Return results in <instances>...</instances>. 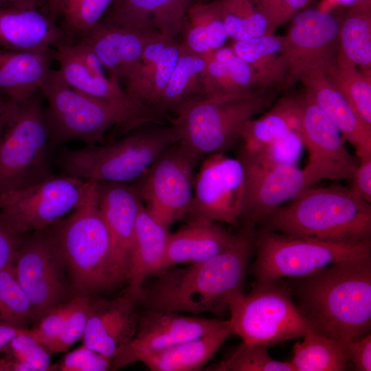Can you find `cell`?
Listing matches in <instances>:
<instances>
[{
    "label": "cell",
    "mask_w": 371,
    "mask_h": 371,
    "mask_svg": "<svg viewBox=\"0 0 371 371\" xmlns=\"http://www.w3.org/2000/svg\"><path fill=\"white\" fill-rule=\"evenodd\" d=\"M254 227L245 223L223 251L205 262L162 269L144 285L141 302L150 310L223 315L243 292L255 252Z\"/></svg>",
    "instance_id": "6da1fadb"
},
{
    "label": "cell",
    "mask_w": 371,
    "mask_h": 371,
    "mask_svg": "<svg viewBox=\"0 0 371 371\" xmlns=\"http://www.w3.org/2000/svg\"><path fill=\"white\" fill-rule=\"evenodd\" d=\"M297 306L311 329L340 342L371 326V258L333 264L302 278Z\"/></svg>",
    "instance_id": "7a4b0ae2"
},
{
    "label": "cell",
    "mask_w": 371,
    "mask_h": 371,
    "mask_svg": "<svg viewBox=\"0 0 371 371\" xmlns=\"http://www.w3.org/2000/svg\"><path fill=\"white\" fill-rule=\"evenodd\" d=\"M41 92L47 102L45 117L52 148L72 140L96 145L113 126L131 130L161 124L167 119L149 105L131 107L82 93L68 85L58 70L51 69Z\"/></svg>",
    "instance_id": "3957f363"
},
{
    "label": "cell",
    "mask_w": 371,
    "mask_h": 371,
    "mask_svg": "<svg viewBox=\"0 0 371 371\" xmlns=\"http://www.w3.org/2000/svg\"><path fill=\"white\" fill-rule=\"evenodd\" d=\"M279 207L267 229L289 236L334 242L371 240V205L349 188H308Z\"/></svg>",
    "instance_id": "277c9868"
},
{
    "label": "cell",
    "mask_w": 371,
    "mask_h": 371,
    "mask_svg": "<svg viewBox=\"0 0 371 371\" xmlns=\"http://www.w3.org/2000/svg\"><path fill=\"white\" fill-rule=\"evenodd\" d=\"M91 181L82 201L47 229L57 245L77 295L113 288L109 273L110 241Z\"/></svg>",
    "instance_id": "5b68a950"
},
{
    "label": "cell",
    "mask_w": 371,
    "mask_h": 371,
    "mask_svg": "<svg viewBox=\"0 0 371 371\" xmlns=\"http://www.w3.org/2000/svg\"><path fill=\"white\" fill-rule=\"evenodd\" d=\"M279 89L225 100L201 98L168 116L176 140L199 158L223 153L240 137L245 124L274 100Z\"/></svg>",
    "instance_id": "8992f818"
},
{
    "label": "cell",
    "mask_w": 371,
    "mask_h": 371,
    "mask_svg": "<svg viewBox=\"0 0 371 371\" xmlns=\"http://www.w3.org/2000/svg\"><path fill=\"white\" fill-rule=\"evenodd\" d=\"M170 127L138 130L104 146L63 148L58 164L63 175L96 182L126 183L137 181L173 143Z\"/></svg>",
    "instance_id": "52a82bcc"
},
{
    "label": "cell",
    "mask_w": 371,
    "mask_h": 371,
    "mask_svg": "<svg viewBox=\"0 0 371 371\" xmlns=\"http://www.w3.org/2000/svg\"><path fill=\"white\" fill-rule=\"evenodd\" d=\"M256 284L304 278L339 262L371 258V240L334 242L263 229L255 234Z\"/></svg>",
    "instance_id": "ba28073f"
},
{
    "label": "cell",
    "mask_w": 371,
    "mask_h": 371,
    "mask_svg": "<svg viewBox=\"0 0 371 371\" xmlns=\"http://www.w3.org/2000/svg\"><path fill=\"white\" fill-rule=\"evenodd\" d=\"M41 91L12 101L0 140V190L29 186L53 175L48 128Z\"/></svg>",
    "instance_id": "9c48e42d"
},
{
    "label": "cell",
    "mask_w": 371,
    "mask_h": 371,
    "mask_svg": "<svg viewBox=\"0 0 371 371\" xmlns=\"http://www.w3.org/2000/svg\"><path fill=\"white\" fill-rule=\"evenodd\" d=\"M232 333L243 342L274 346L302 337L311 329L298 306L276 282L256 284L229 302Z\"/></svg>",
    "instance_id": "30bf717a"
},
{
    "label": "cell",
    "mask_w": 371,
    "mask_h": 371,
    "mask_svg": "<svg viewBox=\"0 0 371 371\" xmlns=\"http://www.w3.org/2000/svg\"><path fill=\"white\" fill-rule=\"evenodd\" d=\"M90 185L91 181L53 174L29 186L0 190V214L19 236L44 230L71 213Z\"/></svg>",
    "instance_id": "8fae6325"
},
{
    "label": "cell",
    "mask_w": 371,
    "mask_h": 371,
    "mask_svg": "<svg viewBox=\"0 0 371 371\" xmlns=\"http://www.w3.org/2000/svg\"><path fill=\"white\" fill-rule=\"evenodd\" d=\"M200 159L176 142L136 181L134 187L145 208L168 227L189 211Z\"/></svg>",
    "instance_id": "7c38bea8"
},
{
    "label": "cell",
    "mask_w": 371,
    "mask_h": 371,
    "mask_svg": "<svg viewBox=\"0 0 371 371\" xmlns=\"http://www.w3.org/2000/svg\"><path fill=\"white\" fill-rule=\"evenodd\" d=\"M16 280L32 308L34 319L62 304L68 293L66 267L47 229L33 232L13 260Z\"/></svg>",
    "instance_id": "4fadbf2b"
},
{
    "label": "cell",
    "mask_w": 371,
    "mask_h": 371,
    "mask_svg": "<svg viewBox=\"0 0 371 371\" xmlns=\"http://www.w3.org/2000/svg\"><path fill=\"white\" fill-rule=\"evenodd\" d=\"M245 190V168L241 159L223 153L203 159L195 175L193 197L185 218L207 219L238 227Z\"/></svg>",
    "instance_id": "5bb4252c"
},
{
    "label": "cell",
    "mask_w": 371,
    "mask_h": 371,
    "mask_svg": "<svg viewBox=\"0 0 371 371\" xmlns=\"http://www.w3.org/2000/svg\"><path fill=\"white\" fill-rule=\"evenodd\" d=\"M284 36L286 75L282 89H289L336 60L340 21L319 9H306L292 19Z\"/></svg>",
    "instance_id": "9a60e30c"
},
{
    "label": "cell",
    "mask_w": 371,
    "mask_h": 371,
    "mask_svg": "<svg viewBox=\"0 0 371 371\" xmlns=\"http://www.w3.org/2000/svg\"><path fill=\"white\" fill-rule=\"evenodd\" d=\"M229 320L187 316L180 313L147 309L141 314L133 339L112 358L113 370L139 362L144 356L183 341L216 333Z\"/></svg>",
    "instance_id": "2e32d148"
},
{
    "label": "cell",
    "mask_w": 371,
    "mask_h": 371,
    "mask_svg": "<svg viewBox=\"0 0 371 371\" xmlns=\"http://www.w3.org/2000/svg\"><path fill=\"white\" fill-rule=\"evenodd\" d=\"M302 142L308 151L303 168L309 187L322 179L351 180L359 159L347 150L343 136L306 91Z\"/></svg>",
    "instance_id": "e0dca14e"
},
{
    "label": "cell",
    "mask_w": 371,
    "mask_h": 371,
    "mask_svg": "<svg viewBox=\"0 0 371 371\" xmlns=\"http://www.w3.org/2000/svg\"><path fill=\"white\" fill-rule=\"evenodd\" d=\"M245 168V190L240 221L264 223L286 202L310 188L296 164L262 166L240 157Z\"/></svg>",
    "instance_id": "ac0fdd59"
},
{
    "label": "cell",
    "mask_w": 371,
    "mask_h": 371,
    "mask_svg": "<svg viewBox=\"0 0 371 371\" xmlns=\"http://www.w3.org/2000/svg\"><path fill=\"white\" fill-rule=\"evenodd\" d=\"M96 183L98 203L109 236V273L113 288L125 281L142 201L134 186L126 183Z\"/></svg>",
    "instance_id": "d6986e66"
},
{
    "label": "cell",
    "mask_w": 371,
    "mask_h": 371,
    "mask_svg": "<svg viewBox=\"0 0 371 371\" xmlns=\"http://www.w3.org/2000/svg\"><path fill=\"white\" fill-rule=\"evenodd\" d=\"M138 303L126 292L113 299H90L83 345L112 360L136 334L141 317Z\"/></svg>",
    "instance_id": "ffe728a7"
},
{
    "label": "cell",
    "mask_w": 371,
    "mask_h": 371,
    "mask_svg": "<svg viewBox=\"0 0 371 371\" xmlns=\"http://www.w3.org/2000/svg\"><path fill=\"white\" fill-rule=\"evenodd\" d=\"M240 139L243 141L240 157L263 166L296 164L304 146L301 139L271 109L248 121Z\"/></svg>",
    "instance_id": "44dd1931"
},
{
    "label": "cell",
    "mask_w": 371,
    "mask_h": 371,
    "mask_svg": "<svg viewBox=\"0 0 371 371\" xmlns=\"http://www.w3.org/2000/svg\"><path fill=\"white\" fill-rule=\"evenodd\" d=\"M158 34L101 21L82 35L101 60L109 77L125 82L138 64L147 44Z\"/></svg>",
    "instance_id": "7402d4cb"
},
{
    "label": "cell",
    "mask_w": 371,
    "mask_h": 371,
    "mask_svg": "<svg viewBox=\"0 0 371 371\" xmlns=\"http://www.w3.org/2000/svg\"><path fill=\"white\" fill-rule=\"evenodd\" d=\"M42 7H0V48L18 51L54 49L65 42V33Z\"/></svg>",
    "instance_id": "603a6c76"
},
{
    "label": "cell",
    "mask_w": 371,
    "mask_h": 371,
    "mask_svg": "<svg viewBox=\"0 0 371 371\" xmlns=\"http://www.w3.org/2000/svg\"><path fill=\"white\" fill-rule=\"evenodd\" d=\"M169 229L147 211L142 202L124 281L125 292L138 302H141L146 280L163 269Z\"/></svg>",
    "instance_id": "cb8c5ba5"
},
{
    "label": "cell",
    "mask_w": 371,
    "mask_h": 371,
    "mask_svg": "<svg viewBox=\"0 0 371 371\" xmlns=\"http://www.w3.org/2000/svg\"><path fill=\"white\" fill-rule=\"evenodd\" d=\"M196 2V0H115L102 21L177 38L180 36L188 11Z\"/></svg>",
    "instance_id": "d4e9b609"
},
{
    "label": "cell",
    "mask_w": 371,
    "mask_h": 371,
    "mask_svg": "<svg viewBox=\"0 0 371 371\" xmlns=\"http://www.w3.org/2000/svg\"><path fill=\"white\" fill-rule=\"evenodd\" d=\"M180 52L181 45L177 38L162 36L153 38L124 82L126 93L150 106L164 89Z\"/></svg>",
    "instance_id": "484cf974"
},
{
    "label": "cell",
    "mask_w": 371,
    "mask_h": 371,
    "mask_svg": "<svg viewBox=\"0 0 371 371\" xmlns=\"http://www.w3.org/2000/svg\"><path fill=\"white\" fill-rule=\"evenodd\" d=\"M203 98L225 100L263 91L255 71L231 47L223 46L206 55Z\"/></svg>",
    "instance_id": "4316f807"
},
{
    "label": "cell",
    "mask_w": 371,
    "mask_h": 371,
    "mask_svg": "<svg viewBox=\"0 0 371 371\" xmlns=\"http://www.w3.org/2000/svg\"><path fill=\"white\" fill-rule=\"evenodd\" d=\"M54 60V49L18 51L0 48V94L27 100L41 91Z\"/></svg>",
    "instance_id": "83f0119b"
},
{
    "label": "cell",
    "mask_w": 371,
    "mask_h": 371,
    "mask_svg": "<svg viewBox=\"0 0 371 371\" xmlns=\"http://www.w3.org/2000/svg\"><path fill=\"white\" fill-rule=\"evenodd\" d=\"M301 82L305 91L333 122L343 137L353 146L357 157L359 159L371 155V126L356 114L324 71L315 72Z\"/></svg>",
    "instance_id": "f1b7e54d"
},
{
    "label": "cell",
    "mask_w": 371,
    "mask_h": 371,
    "mask_svg": "<svg viewBox=\"0 0 371 371\" xmlns=\"http://www.w3.org/2000/svg\"><path fill=\"white\" fill-rule=\"evenodd\" d=\"M234 236L217 222L207 219L188 221L186 225L170 232L163 269L179 264L205 262L223 251Z\"/></svg>",
    "instance_id": "f546056e"
},
{
    "label": "cell",
    "mask_w": 371,
    "mask_h": 371,
    "mask_svg": "<svg viewBox=\"0 0 371 371\" xmlns=\"http://www.w3.org/2000/svg\"><path fill=\"white\" fill-rule=\"evenodd\" d=\"M54 60L64 80L75 89L90 96L127 106L140 107L148 105L131 97L116 79L98 76L91 72L64 43L54 48Z\"/></svg>",
    "instance_id": "4dcf8cb0"
},
{
    "label": "cell",
    "mask_w": 371,
    "mask_h": 371,
    "mask_svg": "<svg viewBox=\"0 0 371 371\" xmlns=\"http://www.w3.org/2000/svg\"><path fill=\"white\" fill-rule=\"evenodd\" d=\"M232 334L229 324L211 335L146 355L139 362L143 363L151 371L201 370Z\"/></svg>",
    "instance_id": "1f68e13d"
},
{
    "label": "cell",
    "mask_w": 371,
    "mask_h": 371,
    "mask_svg": "<svg viewBox=\"0 0 371 371\" xmlns=\"http://www.w3.org/2000/svg\"><path fill=\"white\" fill-rule=\"evenodd\" d=\"M336 63L371 77V4L350 6L340 21Z\"/></svg>",
    "instance_id": "d6a6232c"
},
{
    "label": "cell",
    "mask_w": 371,
    "mask_h": 371,
    "mask_svg": "<svg viewBox=\"0 0 371 371\" xmlns=\"http://www.w3.org/2000/svg\"><path fill=\"white\" fill-rule=\"evenodd\" d=\"M230 47L255 71L262 90L282 89L286 75L284 36L273 34L234 41Z\"/></svg>",
    "instance_id": "836d02e7"
},
{
    "label": "cell",
    "mask_w": 371,
    "mask_h": 371,
    "mask_svg": "<svg viewBox=\"0 0 371 371\" xmlns=\"http://www.w3.org/2000/svg\"><path fill=\"white\" fill-rule=\"evenodd\" d=\"M181 48L205 56L224 46L229 38L214 1L196 2L188 11L180 33Z\"/></svg>",
    "instance_id": "e575fe53"
},
{
    "label": "cell",
    "mask_w": 371,
    "mask_h": 371,
    "mask_svg": "<svg viewBox=\"0 0 371 371\" xmlns=\"http://www.w3.org/2000/svg\"><path fill=\"white\" fill-rule=\"evenodd\" d=\"M206 55L181 52L168 82L151 107L166 115L183 104L204 96L203 74Z\"/></svg>",
    "instance_id": "d590c367"
},
{
    "label": "cell",
    "mask_w": 371,
    "mask_h": 371,
    "mask_svg": "<svg viewBox=\"0 0 371 371\" xmlns=\"http://www.w3.org/2000/svg\"><path fill=\"white\" fill-rule=\"evenodd\" d=\"M302 341L295 342L289 361L294 371H343L348 359L343 345L310 329Z\"/></svg>",
    "instance_id": "8d00e7d4"
},
{
    "label": "cell",
    "mask_w": 371,
    "mask_h": 371,
    "mask_svg": "<svg viewBox=\"0 0 371 371\" xmlns=\"http://www.w3.org/2000/svg\"><path fill=\"white\" fill-rule=\"evenodd\" d=\"M226 32L233 41H245L271 32L268 21L254 0H215Z\"/></svg>",
    "instance_id": "74e56055"
},
{
    "label": "cell",
    "mask_w": 371,
    "mask_h": 371,
    "mask_svg": "<svg viewBox=\"0 0 371 371\" xmlns=\"http://www.w3.org/2000/svg\"><path fill=\"white\" fill-rule=\"evenodd\" d=\"M324 74L361 120L371 126V77L356 67H343L336 61Z\"/></svg>",
    "instance_id": "f35d334b"
},
{
    "label": "cell",
    "mask_w": 371,
    "mask_h": 371,
    "mask_svg": "<svg viewBox=\"0 0 371 371\" xmlns=\"http://www.w3.org/2000/svg\"><path fill=\"white\" fill-rule=\"evenodd\" d=\"M0 352V371H47L58 370L51 365V355L30 335L26 328L13 337Z\"/></svg>",
    "instance_id": "ab89813d"
},
{
    "label": "cell",
    "mask_w": 371,
    "mask_h": 371,
    "mask_svg": "<svg viewBox=\"0 0 371 371\" xmlns=\"http://www.w3.org/2000/svg\"><path fill=\"white\" fill-rule=\"evenodd\" d=\"M32 319V308L16 280L12 261L0 270V326L25 328Z\"/></svg>",
    "instance_id": "60d3db41"
},
{
    "label": "cell",
    "mask_w": 371,
    "mask_h": 371,
    "mask_svg": "<svg viewBox=\"0 0 371 371\" xmlns=\"http://www.w3.org/2000/svg\"><path fill=\"white\" fill-rule=\"evenodd\" d=\"M214 371H294L289 361L273 359L267 346L242 343L225 359L210 367Z\"/></svg>",
    "instance_id": "b9f144b4"
},
{
    "label": "cell",
    "mask_w": 371,
    "mask_h": 371,
    "mask_svg": "<svg viewBox=\"0 0 371 371\" xmlns=\"http://www.w3.org/2000/svg\"><path fill=\"white\" fill-rule=\"evenodd\" d=\"M115 0H60V13L68 32L80 37L105 16Z\"/></svg>",
    "instance_id": "7bdbcfd3"
},
{
    "label": "cell",
    "mask_w": 371,
    "mask_h": 371,
    "mask_svg": "<svg viewBox=\"0 0 371 371\" xmlns=\"http://www.w3.org/2000/svg\"><path fill=\"white\" fill-rule=\"evenodd\" d=\"M77 304L60 333L45 347L49 353L66 352L81 339L87 324L90 296L77 295Z\"/></svg>",
    "instance_id": "ee69618b"
},
{
    "label": "cell",
    "mask_w": 371,
    "mask_h": 371,
    "mask_svg": "<svg viewBox=\"0 0 371 371\" xmlns=\"http://www.w3.org/2000/svg\"><path fill=\"white\" fill-rule=\"evenodd\" d=\"M78 297L52 308L38 320L27 333L45 348L60 333L77 304Z\"/></svg>",
    "instance_id": "f6af8a7d"
},
{
    "label": "cell",
    "mask_w": 371,
    "mask_h": 371,
    "mask_svg": "<svg viewBox=\"0 0 371 371\" xmlns=\"http://www.w3.org/2000/svg\"><path fill=\"white\" fill-rule=\"evenodd\" d=\"M57 366L60 371H106L112 360L83 345L68 352Z\"/></svg>",
    "instance_id": "bcb514c9"
},
{
    "label": "cell",
    "mask_w": 371,
    "mask_h": 371,
    "mask_svg": "<svg viewBox=\"0 0 371 371\" xmlns=\"http://www.w3.org/2000/svg\"><path fill=\"white\" fill-rule=\"evenodd\" d=\"M267 19L271 32L291 20L311 0H254Z\"/></svg>",
    "instance_id": "7dc6e473"
},
{
    "label": "cell",
    "mask_w": 371,
    "mask_h": 371,
    "mask_svg": "<svg viewBox=\"0 0 371 371\" xmlns=\"http://www.w3.org/2000/svg\"><path fill=\"white\" fill-rule=\"evenodd\" d=\"M285 122L291 131L302 140V125L304 113V96H285L271 109Z\"/></svg>",
    "instance_id": "c3c4849f"
},
{
    "label": "cell",
    "mask_w": 371,
    "mask_h": 371,
    "mask_svg": "<svg viewBox=\"0 0 371 371\" xmlns=\"http://www.w3.org/2000/svg\"><path fill=\"white\" fill-rule=\"evenodd\" d=\"M344 352L357 371L371 370V335L367 333L343 344Z\"/></svg>",
    "instance_id": "681fc988"
},
{
    "label": "cell",
    "mask_w": 371,
    "mask_h": 371,
    "mask_svg": "<svg viewBox=\"0 0 371 371\" xmlns=\"http://www.w3.org/2000/svg\"><path fill=\"white\" fill-rule=\"evenodd\" d=\"M24 239L9 228L0 214V270L13 261Z\"/></svg>",
    "instance_id": "f907efd6"
},
{
    "label": "cell",
    "mask_w": 371,
    "mask_h": 371,
    "mask_svg": "<svg viewBox=\"0 0 371 371\" xmlns=\"http://www.w3.org/2000/svg\"><path fill=\"white\" fill-rule=\"evenodd\" d=\"M350 181V190L361 199L371 203V155L359 159Z\"/></svg>",
    "instance_id": "816d5d0a"
},
{
    "label": "cell",
    "mask_w": 371,
    "mask_h": 371,
    "mask_svg": "<svg viewBox=\"0 0 371 371\" xmlns=\"http://www.w3.org/2000/svg\"><path fill=\"white\" fill-rule=\"evenodd\" d=\"M70 47L82 64L93 74L106 76L104 66L93 49L84 41L76 44L69 43Z\"/></svg>",
    "instance_id": "f5cc1de1"
},
{
    "label": "cell",
    "mask_w": 371,
    "mask_h": 371,
    "mask_svg": "<svg viewBox=\"0 0 371 371\" xmlns=\"http://www.w3.org/2000/svg\"><path fill=\"white\" fill-rule=\"evenodd\" d=\"M12 104V101L0 94V140L10 113Z\"/></svg>",
    "instance_id": "db71d44e"
},
{
    "label": "cell",
    "mask_w": 371,
    "mask_h": 371,
    "mask_svg": "<svg viewBox=\"0 0 371 371\" xmlns=\"http://www.w3.org/2000/svg\"><path fill=\"white\" fill-rule=\"evenodd\" d=\"M23 328L0 326V350L13 337L19 334Z\"/></svg>",
    "instance_id": "11a10c76"
},
{
    "label": "cell",
    "mask_w": 371,
    "mask_h": 371,
    "mask_svg": "<svg viewBox=\"0 0 371 371\" xmlns=\"http://www.w3.org/2000/svg\"><path fill=\"white\" fill-rule=\"evenodd\" d=\"M30 5L46 7V0H0V7L10 5Z\"/></svg>",
    "instance_id": "9f6ffc18"
},
{
    "label": "cell",
    "mask_w": 371,
    "mask_h": 371,
    "mask_svg": "<svg viewBox=\"0 0 371 371\" xmlns=\"http://www.w3.org/2000/svg\"><path fill=\"white\" fill-rule=\"evenodd\" d=\"M47 10L54 19L60 16V0H46Z\"/></svg>",
    "instance_id": "6f0895ef"
},
{
    "label": "cell",
    "mask_w": 371,
    "mask_h": 371,
    "mask_svg": "<svg viewBox=\"0 0 371 371\" xmlns=\"http://www.w3.org/2000/svg\"><path fill=\"white\" fill-rule=\"evenodd\" d=\"M344 3L349 5L350 6L354 5H365L371 4V0H340Z\"/></svg>",
    "instance_id": "680465c9"
},
{
    "label": "cell",
    "mask_w": 371,
    "mask_h": 371,
    "mask_svg": "<svg viewBox=\"0 0 371 371\" xmlns=\"http://www.w3.org/2000/svg\"><path fill=\"white\" fill-rule=\"evenodd\" d=\"M208 1V0H196V2H205Z\"/></svg>",
    "instance_id": "91938a15"
}]
</instances>
